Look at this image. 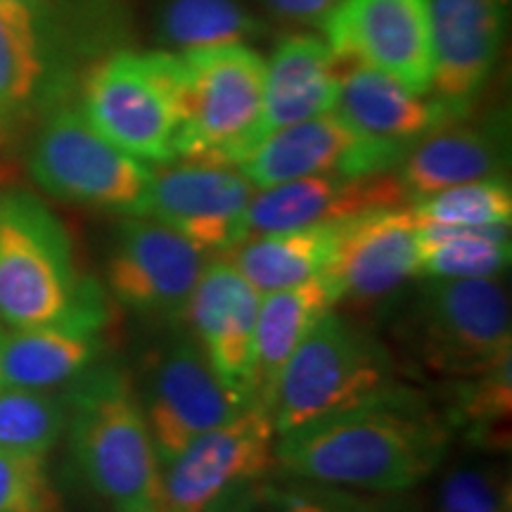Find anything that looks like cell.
Returning a JSON list of instances; mask_svg holds the SVG:
<instances>
[{"mask_svg":"<svg viewBox=\"0 0 512 512\" xmlns=\"http://www.w3.org/2000/svg\"><path fill=\"white\" fill-rule=\"evenodd\" d=\"M453 382V403L448 422L451 430H463L465 437L484 451H503L510 441L512 415V358L484 373Z\"/></svg>","mask_w":512,"mask_h":512,"instance_id":"cell-29","label":"cell"},{"mask_svg":"<svg viewBox=\"0 0 512 512\" xmlns=\"http://www.w3.org/2000/svg\"><path fill=\"white\" fill-rule=\"evenodd\" d=\"M339 233L342 223L256 235L226 254V259L259 294L287 290L330 271Z\"/></svg>","mask_w":512,"mask_h":512,"instance_id":"cell-26","label":"cell"},{"mask_svg":"<svg viewBox=\"0 0 512 512\" xmlns=\"http://www.w3.org/2000/svg\"><path fill=\"white\" fill-rule=\"evenodd\" d=\"M136 392L162 470L190 441L249 406L221 380L190 332L171 337L152 356Z\"/></svg>","mask_w":512,"mask_h":512,"instance_id":"cell-9","label":"cell"},{"mask_svg":"<svg viewBox=\"0 0 512 512\" xmlns=\"http://www.w3.org/2000/svg\"><path fill=\"white\" fill-rule=\"evenodd\" d=\"M330 273L342 302L356 304L380 302L418 278V219L411 204L344 221Z\"/></svg>","mask_w":512,"mask_h":512,"instance_id":"cell-18","label":"cell"},{"mask_svg":"<svg viewBox=\"0 0 512 512\" xmlns=\"http://www.w3.org/2000/svg\"><path fill=\"white\" fill-rule=\"evenodd\" d=\"M204 512H283V503H280V489H273L261 479L226 491Z\"/></svg>","mask_w":512,"mask_h":512,"instance_id":"cell-35","label":"cell"},{"mask_svg":"<svg viewBox=\"0 0 512 512\" xmlns=\"http://www.w3.org/2000/svg\"><path fill=\"white\" fill-rule=\"evenodd\" d=\"M261 294L226 256L211 259L197 280L183 323L200 344L221 380L247 399L254 325Z\"/></svg>","mask_w":512,"mask_h":512,"instance_id":"cell-20","label":"cell"},{"mask_svg":"<svg viewBox=\"0 0 512 512\" xmlns=\"http://www.w3.org/2000/svg\"><path fill=\"white\" fill-rule=\"evenodd\" d=\"M152 29L155 41L169 53L249 43L271 31L268 19L245 0H157Z\"/></svg>","mask_w":512,"mask_h":512,"instance_id":"cell-27","label":"cell"},{"mask_svg":"<svg viewBox=\"0 0 512 512\" xmlns=\"http://www.w3.org/2000/svg\"><path fill=\"white\" fill-rule=\"evenodd\" d=\"M95 287L79 275L72 238L55 211L27 188L0 192V323H53Z\"/></svg>","mask_w":512,"mask_h":512,"instance_id":"cell-5","label":"cell"},{"mask_svg":"<svg viewBox=\"0 0 512 512\" xmlns=\"http://www.w3.org/2000/svg\"><path fill=\"white\" fill-rule=\"evenodd\" d=\"M451 437L444 415L415 394L278 434L275 465L320 486L408 494L444 465Z\"/></svg>","mask_w":512,"mask_h":512,"instance_id":"cell-1","label":"cell"},{"mask_svg":"<svg viewBox=\"0 0 512 512\" xmlns=\"http://www.w3.org/2000/svg\"><path fill=\"white\" fill-rule=\"evenodd\" d=\"M339 76L342 60L323 36L297 31L280 38L266 60L259 143L280 128L335 110Z\"/></svg>","mask_w":512,"mask_h":512,"instance_id":"cell-24","label":"cell"},{"mask_svg":"<svg viewBox=\"0 0 512 512\" xmlns=\"http://www.w3.org/2000/svg\"><path fill=\"white\" fill-rule=\"evenodd\" d=\"M29 12L50 57L69 74L79 57L124 48L131 29L124 0H10Z\"/></svg>","mask_w":512,"mask_h":512,"instance_id":"cell-25","label":"cell"},{"mask_svg":"<svg viewBox=\"0 0 512 512\" xmlns=\"http://www.w3.org/2000/svg\"><path fill=\"white\" fill-rule=\"evenodd\" d=\"M432 512H512L508 472L489 460L448 467L434 491Z\"/></svg>","mask_w":512,"mask_h":512,"instance_id":"cell-32","label":"cell"},{"mask_svg":"<svg viewBox=\"0 0 512 512\" xmlns=\"http://www.w3.org/2000/svg\"><path fill=\"white\" fill-rule=\"evenodd\" d=\"M512 0H430V93L460 119L470 117L494 79L510 31Z\"/></svg>","mask_w":512,"mask_h":512,"instance_id":"cell-15","label":"cell"},{"mask_svg":"<svg viewBox=\"0 0 512 512\" xmlns=\"http://www.w3.org/2000/svg\"><path fill=\"white\" fill-rule=\"evenodd\" d=\"M510 114L494 110L482 119H458L418 140L396 166L408 204L453 185L508 176Z\"/></svg>","mask_w":512,"mask_h":512,"instance_id":"cell-19","label":"cell"},{"mask_svg":"<svg viewBox=\"0 0 512 512\" xmlns=\"http://www.w3.org/2000/svg\"><path fill=\"white\" fill-rule=\"evenodd\" d=\"M408 150L411 147L363 136L332 110L266 136L238 169L256 190H264L309 176L396 171Z\"/></svg>","mask_w":512,"mask_h":512,"instance_id":"cell-12","label":"cell"},{"mask_svg":"<svg viewBox=\"0 0 512 512\" xmlns=\"http://www.w3.org/2000/svg\"><path fill=\"white\" fill-rule=\"evenodd\" d=\"M283 512H358L361 498L332 489H285L280 491Z\"/></svg>","mask_w":512,"mask_h":512,"instance_id":"cell-36","label":"cell"},{"mask_svg":"<svg viewBox=\"0 0 512 512\" xmlns=\"http://www.w3.org/2000/svg\"><path fill=\"white\" fill-rule=\"evenodd\" d=\"M335 112L363 136L403 147L460 119L432 93H418L394 76L347 60H342Z\"/></svg>","mask_w":512,"mask_h":512,"instance_id":"cell-21","label":"cell"},{"mask_svg":"<svg viewBox=\"0 0 512 512\" xmlns=\"http://www.w3.org/2000/svg\"><path fill=\"white\" fill-rule=\"evenodd\" d=\"M396 171L368 176H309L256 190L245 214V240L280 230L344 223L377 209L406 207ZM242 240V242H245Z\"/></svg>","mask_w":512,"mask_h":512,"instance_id":"cell-17","label":"cell"},{"mask_svg":"<svg viewBox=\"0 0 512 512\" xmlns=\"http://www.w3.org/2000/svg\"><path fill=\"white\" fill-rule=\"evenodd\" d=\"M67 430V401L55 389L0 384V451L48 456Z\"/></svg>","mask_w":512,"mask_h":512,"instance_id":"cell-30","label":"cell"},{"mask_svg":"<svg viewBox=\"0 0 512 512\" xmlns=\"http://www.w3.org/2000/svg\"><path fill=\"white\" fill-rule=\"evenodd\" d=\"M271 413L247 406L190 441L162 470L164 512H204L235 486L261 482L275 467Z\"/></svg>","mask_w":512,"mask_h":512,"instance_id":"cell-11","label":"cell"},{"mask_svg":"<svg viewBox=\"0 0 512 512\" xmlns=\"http://www.w3.org/2000/svg\"><path fill=\"white\" fill-rule=\"evenodd\" d=\"M207 254L164 223L124 216L107 259V287L124 309L140 318L178 325Z\"/></svg>","mask_w":512,"mask_h":512,"instance_id":"cell-10","label":"cell"},{"mask_svg":"<svg viewBox=\"0 0 512 512\" xmlns=\"http://www.w3.org/2000/svg\"><path fill=\"white\" fill-rule=\"evenodd\" d=\"M392 351L373 332L332 309L299 344L275 387L271 418L285 434L377 403L411 399Z\"/></svg>","mask_w":512,"mask_h":512,"instance_id":"cell-3","label":"cell"},{"mask_svg":"<svg viewBox=\"0 0 512 512\" xmlns=\"http://www.w3.org/2000/svg\"><path fill=\"white\" fill-rule=\"evenodd\" d=\"M420 223L437 226H510L512 188L508 176L482 178L463 185H453L411 204Z\"/></svg>","mask_w":512,"mask_h":512,"instance_id":"cell-31","label":"cell"},{"mask_svg":"<svg viewBox=\"0 0 512 512\" xmlns=\"http://www.w3.org/2000/svg\"><path fill=\"white\" fill-rule=\"evenodd\" d=\"M339 60L361 62L430 93V0H342L323 27Z\"/></svg>","mask_w":512,"mask_h":512,"instance_id":"cell-14","label":"cell"},{"mask_svg":"<svg viewBox=\"0 0 512 512\" xmlns=\"http://www.w3.org/2000/svg\"><path fill=\"white\" fill-rule=\"evenodd\" d=\"M0 512H67L46 456L0 451Z\"/></svg>","mask_w":512,"mask_h":512,"instance_id":"cell-33","label":"cell"},{"mask_svg":"<svg viewBox=\"0 0 512 512\" xmlns=\"http://www.w3.org/2000/svg\"><path fill=\"white\" fill-rule=\"evenodd\" d=\"M29 174L55 200L143 216L155 169L102 138L79 105L57 102L38 121Z\"/></svg>","mask_w":512,"mask_h":512,"instance_id":"cell-7","label":"cell"},{"mask_svg":"<svg viewBox=\"0 0 512 512\" xmlns=\"http://www.w3.org/2000/svg\"><path fill=\"white\" fill-rule=\"evenodd\" d=\"M411 342L430 373L463 380L512 358L510 292L501 278H422Z\"/></svg>","mask_w":512,"mask_h":512,"instance_id":"cell-8","label":"cell"},{"mask_svg":"<svg viewBox=\"0 0 512 512\" xmlns=\"http://www.w3.org/2000/svg\"><path fill=\"white\" fill-rule=\"evenodd\" d=\"M266 19L302 31H323L342 0H256Z\"/></svg>","mask_w":512,"mask_h":512,"instance_id":"cell-34","label":"cell"},{"mask_svg":"<svg viewBox=\"0 0 512 512\" xmlns=\"http://www.w3.org/2000/svg\"><path fill=\"white\" fill-rule=\"evenodd\" d=\"M256 188L238 166L174 162L152 174L143 216L204 254H230L245 240V214Z\"/></svg>","mask_w":512,"mask_h":512,"instance_id":"cell-13","label":"cell"},{"mask_svg":"<svg viewBox=\"0 0 512 512\" xmlns=\"http://www.w3.org/2000/svg\"><path fill=\"white\" fill-rule=\"evenodd\" d=\"M176 55L181 64L176 162L238 166L259 143L266 57L247 43Z\"/></svg>","mask_w":512,"mask_h":512,"instance_id":"cell-4","label":"cell"},{"mask_svg":"<svg viewBox=\"0 0 512 512\" xmlns=\"http://www.w3.org/2000/svg\"><path fill=\"white\" fill-rule=\"evenodd\" d=\"M110 323L112 309L100 285L53 323L31 328L0 323V384L24 389L67 387L102 361Z\"/></svg>","mask_w":512,"mask_h":512,"instance_id":"cell-16","label":"cell"},{"mask_svg":"<svg viewBox=\"0 0 512 512\" xmlns=\"http://www.w3.org/2000/svg\"><path fill=\"white\" fill-rule=\"evenodd\" d=\"M382 498H361L358 512H422L406 494H380Z\"/></svg>","mask_w":512,"mask_h":512,"instance_id":"cell-37","label":"cell"},{"mask_svg":"<svg viewBox=\"0 0 512 512\" xmlns=\"http://www.w3.org/2000/svg\"><path fill=\"white\" fill-rule=\"evenodd\" d=\"M339 302H342V290L330 271L302 285L261 294L247 380L249 406H259L271 413L275 387L287 361L316 328L318 320Z\"/></svg>","mask_w":512,"mask_h":512,"instance_id":"cell-22","label":"cell"},{"mask_svg":"<svg viewBox=\"0 0 512 512\" xmlns=\"http://www.w3.org/2000/svg\"><path fill=\"white\" fill-rule=\"evenodd\" d=\"M67 86L69 74L53 62L29 12L0 0V150L62 102Z\"/></svg>","mask_w":512,"mask_h":512,"instance_id":"cell-23","label":"cell"},{"mask_svg":"<svg viewBox=\"0 0 512 512\" xmlns=\"http://www.w3.org/2000/svg\"><path fill=\"white\" fill-rule=\"evenodd\" d=\"M512 259L510 226L418 221V278H501Z\"/></svg>","mask_w":512,"mask_h":512,"instance_id":"cell-28","label":"cell"},{"mask_svg":"<svg viewBox=\"0 0 512 512\" xmlns=\"http://www.w3.org/2000/svg\"><path fill=\"white\" fill-rule=\"evenodd\" d=\"M62 394L64 432L86 484L114 512H164L162 463L126 370L100 361Z\"/></svg>","mask_w":512,"mask_h":512,"instance_id":"cell-2","label":"cell"},{"mask_svg":"<svg viewBox=\"0 0 512 512\" xmlns=\"http://www.w3.org/2000/svg\"><path fill=\"white\" fill-rule=\"evenodd\" d=\"M181 64L169 50L117 48L88 67L79 110L102 138L147 166L176 162Z\"/></svg>","mask_w":512,"mask_h":512,"instance_id":"cell-6","label":"cell"}]
</instances>
